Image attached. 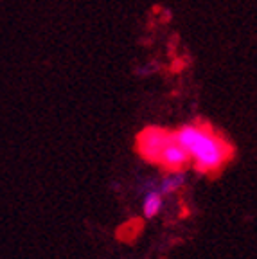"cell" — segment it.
Here are the masks:
<instances>
[{
  "label": "cell",
  "mask_w": 257,
  "mask_h": 259,
  "mask_svg": "<svg viewBox=\"0 0 257 259\" xmlns=\"http://www.w3.org/2000/svg\"><path fill=\"white\" fill-rule=\"evenodd\" d=\"M175 139L194 162V169L203 175L218 173L234 153L232 146L209 126L185 124L175 132Z\"/></svg>",
  "instance_id": "6da1fadb"
},
{
  "label": "cell",
  "mask_w": 257,
  "mask_h": 259,
  "mask_svg": "<svg viewBox=\"0 0 257 259\" xmlns=\"http://www.w3.org/2000/svg\"><path fill=\"white\" fill-rule=\"evenodd\" d=\"M157 164H160V166L164 167L165 171H169V173H171V171H182L191 164V157L177 142L175 134H173V139L164 146V150H162Z\"/></svg>",
  "instance_id": "3957f363"
},
{
  "label": "cell",
  "mask_w": 257,
  "mask_h": 259,
  "mask_svg": "<svg viewBox=\"0 0 257 259\" xmlns=\"http://www.w3.org/2000/svg\"><path fill=\"white\" fill-rule=\"evenodd\" d=\"M162 209V194L158 191H149L144 198V205H142V212H144L146 220H151L160 212Z\"/></svg>",
  "instance_id": "277c9868"
},
{
  "label": "cell",
  "mask_w": 257,
  "mask_h": 259,
  "mask_svg": "<svg viewBox=\"0 0 257 259\" xmlns=\"http://www.w3.org/2000/svg\"><path fill=\"white\" fill-rule=\"evenodd\" d=\"M184 182H185V178H184V175H182V171H171V175L162 180L160 191H158V193L169 194V193H173V191H178L184 186Z\"/></svg>",
  "instance_id": "5b68a950"
},
{
  "label": "cell",
  "mask_w": 257,
  "mask_h": 259,
  "mask_svg": "<svg viewBox=\"0 0 257 259\" xmlns=\"http://www.w3.org/2000/svg\"><path fill=\"white\" fill-rule=\"evenodd\" d=\"M173 139V134L167 130L160 128H146L139 137H137V150L141 157L148 162L157 164L164 146Z\"/></svg>",
  "instance_id": "7a4b0ae2"
}]
</instances>
